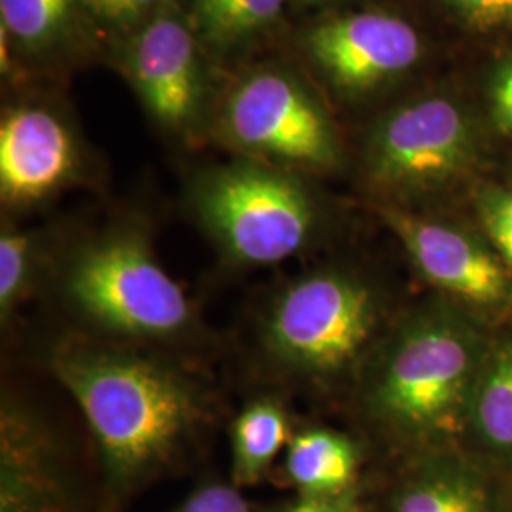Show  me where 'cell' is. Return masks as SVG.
I'll return each mask as SVG.
<instances>
[{
	"label": "cell",
	"instance_id": "obj_1",
	"mask_svg": "<svg viewBox=\"0 0 512 512\" xmlns=\"http://www.w3.org/2000/svg\"><path fill=\"white\" fill-rule=\"evenodd\" d=\"M48 368L88 423L112 490L162 473L219 421V395L188 357L69 330Z\"/></svg>",
	"mask_w": 512,
	"mask_h": 512
},
{
	"label": "cell",
	"instance_id": "obj_2",
	"mask_svg": "<svg viewBox=\"0 0 512 512\" xmlns=\"http://www.w3.org/2000/svg\"><path fill=\"white\" fill-rule=\"evenodd\" d=\"M71 330L196 359L211 330L154 249L145 224L120 220L54 251L48 285Z\"/></svg>",
	"mask_w": 512,
	"mask_h": 512
},
{
	"label": "cell",
	"instance_id": "obj_3",
	"mask_svg": "<svg viewBox=\"0 0 512 512\" xmlns=\"http://www.w3.org/2000/svg\"><path fill=\"white\" fill-rule=\"evenodd\" d=\"M488 344L442 300L393 321L355 382L372 429L406 448L437 450L467 429Z\"/></svg>",
	"mask_w": 512,
	"mask_h": 512
},
{
	"label": "cell",
	"instance_id": "obj_4",
	"mask_svg": "<svg viewBox=\"0 0 512 512\" xmlns=\"http://www.w3.org/2000/svg\"><path fill=\"white\" fill-rule=\"evenodd\" d=\"M393 323L368 275L323 264L283 279L253 323V363L266 389L329 393L357 382Z\"/></svg>",
	"mask_w": 512,
	"mask_h": 512
},
{
	"label": "cell",
	"instance_id": "obj_5",
	"mask_svg": "<svg viewBox=\"0 0 512 512\" xmlns=\"http://www.w3.org/2000/svg\"><path fill=\"white\" fill-rule=\"evenodd\" d=\"M190 215L232 270H256L306 255L325 230L311 177L236 156L188 183Z\"/></svg>",
	"mask_w": 512,
	"mask_h": 512
},
{
	"label": "cell",
	"instance_id": "obj_6",
	"mask_svg": "<svg viewBox=\"0 0 512 512\" xmlns=\"http://www.w3.org/2000/svg\"><path fill=\"white\" fill-rule=\"evenodd\" d=\"M215 135L236 156L325 175L344 162L338 131L306 82L283 67H262L239 78L215 118Z\"/></svg>",
	"mask_w": 512,
	"mask_h": 512
},
{
	"label": "cell",
	"instance_id": "obj_7",
	"mask_svg": "<svg viewBox=\"0 0 512 512\" xmlns=\"http://www.w3.org/2000/svg\"><path fill=\"white\" fill-rule=\"evenodd\" d=\"M478 150L469 110L444 95L416 97L385 112L368 131L363 173L380 205L408 209L463 179Z\"/></svg>",
	"mask_w": 512,
	"mask_h": 512
},
{
	"label": "cell",
	"instance_id": "obj_8",
	"mask_svg": "<svg viewBox=\"0 0 512 512\" xmlns=\"http://www.w3.org/2000/svg\"><path fill=\"white\" fill-rule=\"evenodd\" d=\"M202 52L188 16L171 0L122 50L124 73L148 116L186 143L200 137L209 114Z\"/></svg>",
	"mask_w": 512,
	"mask_h": 512
},
{
	"label": "cell",
	"instance_id": "obj_9",
	"mask_svg": "<svg viewBox=\"0 0 512 512\" xmlns=\"http://www.w3.org/2000/svg\"><path fill=\"white\" fill-rule=\"evenodd\" d=\"M86 148L63 112L21 101L0 118V202L23 213L84 183Z\"/></svg>",
	"mask_w": 512,
	"mask_h": 512
},
{
	"label": "cell",
	"instance_id": "obj_10",
	"mask_svg": "<svg viewBox=\"0 0 512 512\" xmlns=\"http://www.w3.org/2000/svg\"><path fill=\"white\" fill-rule=\"evenodd\" d=\"M302 50L334 92L359 97L408 73L421 59L423 42L410 21L368 10L313 23Z\"/></svg>",
	"mask_w": 512,
	"mask_h": 512
},
{
	"label": "cell",
	"instance_id": "obj_11",
	"mask_svg": "<svg viewBox=\"0 0 512 512\" xmlns=\"http://www.w3.org/2000/svg\"><path fill=\"white\" fill-rule=\"evenodd\" d=\"M378 215L421 277L439 291L480 306H497L511 296L509 268L480 239L410 209L378 205Z\"/></svg>",
	"mask_w": 512,
	"mask_h": 512
},
{
	"label": "cell",
	"instance_id": "obj_12",
	"mask_svg": "<svg viewBox=\"0 0 512 512\" xmlns=\"http://www.w3.org/2000/svg\"><path fill=\"white\" fill-rule=\"evenodd\" d=\"M54 427L14 395L0 406L2 512H73Z\"/></svg>",
	"mask_w": 512,
	"mask_h": 512
},
{
	"label": "cell",
	"instance_id": "obj_13",
	"mask_svg": "<svg viewBox=\"0 0 512 512\" xmlns=\"http://www.w3.org/2000/svg\"><path fill=\"white\" fill-rule=\"evenodd\" d=\"M0 35L14 54L46 61L93 35L86 0H0Z\"/></svg>",
	"mask_w": 512,
	"mask_h": 512
},
{
	"label": "cell",
	"instance_id": "obj_14",
	"mask_svg": "<svg viewBox=\"0 0 512 512\" xmlns=\"http://www.w3.org/2000/svg\"><path fill=\"white\" fill-rule=\"evenodd\" d=\"M296 427L285 393L262 389L247 399L230 423L232 482L238 488L258 484L279 454H285Z\"/></svg>",
	"mask_w": 512,
	"mask_h": 512
},
{
	"label": "cell",
	"instance_id": "obj_15",
	"mask_svg": "<svg viewBox=\"0 0 512 512\" xmlns=\"http://www.w3.org/2000/svg\"><path fill=\"white\" fill-rule=\"evenodd\" d=\"M359 446L325 425H298L285 450V475L300 494L332 495L355 488Z\"/></svg>",
	"mask_w": 512,
	"mask_h": 512
},
{
	"label": "cell",
	"instance_id": "obj_16",
	"mask_svg": "<svg viewBox=\"0 0 512 512\" xmlns=\"http://www.w3.org/2000/svg\"><path fill=\"white\" fill-rule=\"evenodd\" d=\"M393 512H490L482 482L452 456H427L399 486Z\"/></svg>",
	"mask_w": 512,
	"mask_h": 512
},
{
	"label": "cell",
	"instance_id": "obj_17",
	"mask_svg": "<svg viewBox=\"0 0 512 512\" xmlns=\"http://www.w3.org/2000/svg\"><path fill=\"white\" fill-rule=\"evenodd\" d=\"M467 429L488 452L512 463V338L488 348L469 406Z\"/></svg>",
	"mask_w": 512,
	"mask_h": 512
},
{
	"label": "cell",
	"instance_id": "obj_18",
	"mask_svg": "<svg viewBox=\"0 0 512 512\" xmlns=\"http://www.w3.org/2000/svg\"><path fill=\"white\" fill-rule=\"evenodd\" d=\"M54 247L35 230L2 220L0 228V321L12 323L14 315L40 289H46Z\"/></svg>",
	"mask_w": 512,
	"mask_h": 512
},
{
	"label": "cell",
	"instance_id": "obj_19",
	"mask_svg": "<svg viewBox=\"0 0 512 512\" xmlns=\"http://www.w3.org/2000/svg\"><path fill=\"white\" fill-rule=\"evenodd\" d=\"M287 0H192L188 21L203 48L230 52L264 35Z\"/></svg>",
	"mask_w": 512,
	"mask_h": 512
},
{
	"label": "cell",
	"instance_id": "obj_20",
	"mask_svg": "<svg viewBox=\"0 0 512 512\" xmlns=\"http://www.w3.org/2000/svg\"><path fill=\"white\" fill-rule=\"evenodd\" d=\"M169 0H86L93 33L126 42L141 31Z\"/></svg>",
	"mask_w": 512,
	"mask_h": 512
},
{
	"label": "cell",
	"instance_id": "obj_21",
	"mask_svg": "<svg viewBox=\"0 0 512 512\" xmlns=\"http://www.w3.org/2000/svg\"><path fill=\"white\" fill-rule=\"evenodd\" d=\"M478 217L495 251L512 274V192L488 188L478 196Z\"/></svg>",
	"mask_w": 512,
	"mask_h": 512
},
{
	"label": "cell",
	"instance_id": "obj_22",
	"mask_svg": "<svg viewBox=\"0 0 512 512\" xmlns=\"http://www.w3.org/2000/svg\"><path fill=\"white\" fill-rule=\"evenodd\" d=\"M463 27L480 35L512 31V0H440Z\"/></svg>",
	"mask_w": 512,
	"mask_h": 512
},
{
	"label": "cell",
	"instance_id": "obj_23",
	"mask_svg": "<svg viewBox=\"0 0 512 512\" xmlns=\"http://www.w3.org/2000/svg\"><path fill=\"white\" fill-rule=\"evenodd\" d=\"M173 512H251V505L234 482H211L188 495Z\"/></svg>",
	"mask_w": 512,
	"mask_h": 512
},
{
	"label": "cell",
	"instance_id": "obj_24",
	"mask_svg": "<svg viewBox=\"0 0 512 512\" xmlns=\"http://www.w3.org/2000/svg\"><path fill=\"white\" fill-rule=\"evenodd\" d=\"M490 97V110L495 126L503 133H512V54L507 55L497 67L490 78L488 86Z\"/></svg>",
	"mask_w": 512,
	"mask_h": 512
},
{
	"label": "cell",
	"instance_id": "obj_25",
	"mask_svg": "<svg viewBox=\"0 0 512 512\" xmlns=\"http://www.w3.org/2000/svg\"><path fill=\"white\" fill-rule=\"evenodd\" d=\"M275 512H363V507L355 486L342 494H300L294 501L281 505Z\"/></svg>",
	"mask_w": 512,
	"mask_h": 512
},
{
	"label": "cell",
	"instance_id": "obj_26",
	"mask_svg": "<svg viewBox=\"0 0 512 512\" xmlns=\"http://www.w3.org/2000/svg\"><path fill=\"white\" fill-rule=\"evenodd\" d=\"M302 4H308V6H313V4H325V2H332V0H300Z\"/></svg>",
	"mask_w": 512,
	"mask_h": 512
}]
</instances>
